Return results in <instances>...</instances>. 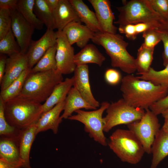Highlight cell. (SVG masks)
Listing matches in <instances>:
<instances>
[{
	"instance_id": "1",
	"label": "cell",
	"mask_w": 168,
	"mask_h": 168,
	"mask_svg": "<svg viewBox=\"0 0 168 168\" xmlns=\"http://www.w3.org/2000/svg\"><path fill=\"white\" fill-rule=\"evenodd\" d=\"M121 82L122 98L130 105L145 110L168 93V88L140 79L133 74L124 77Z\"/></svg>"
},
{
	"instance_id": "2",
	"label": "cell",
	"mask_w": 168,
	"mask_h": 168,
	"mask_svg": "<svg viewBox=\"0 0 168 168\" xmlns=\"http://www.w3.org/2000/svg\"><path fill=\"white\" fill-rule=\"evenodd\" d=\"M91 40L104 48L110 58L112 67L119 68L128 74H133L137 71L135 58L127 51L128 43L123 36L117 33L98 32L95 33Z\"/></svg>"
},
{
	"instance_id": "3",
	"label": "cell",
	"mask_w": 168,
	"mask_h": 168,
	"mask_svg": "<svg viewBox=\"0 0 168 168\" xmlns=\"http://www.w3.org/2000/svg\"><path fill=\"white\" fill-rule=\"evenodd\" d=\"M41 103L18 96L4 102L6 119L12 126L20 130L35 124L43 113Z\"/></svg>"
},
{
	"instance_id": "4",
	"label": "cell",
	"mask_w": 168,
	"mask_h": 168,
	"mask_svg": "<svg viewBox=\"0 0 168 168\" xmlns=\"http://www.w3.org/2000/svg\"><path fill=\"white\" fill-rule=\"evenodd\" d=\"M63 81V75L57 70L30 72L19 96L40 103L45 102Z\"/></svg>"
},
{
	"instance_id": "5",
	"label": "cell",
	"mask_w": 168,
	"mask_h": 168,
	"mask_svg": "<svg viewBox=\"0 0 168 168\" xmlns=\"http://www.w3.org/2000/svg\"><path fill=\"white\" fill-rule=\"evenodd\" d=\"M108 145L122 161L131 164L139 163L145 153L140 141L128 129L116 130L110 136Z\"/></svg>"
},
{
	"instance_id": "6",
	"label": "cell",
	"mask_w": 168,
	"mask_h": 168,
	"mask_svg": "<svg viewBox=\"0 0 168 168\" xmlns=\"http://www.w3.org/2000/svg\"><path fill=\"white\" fill-rule=\"evenodd\" d=\"M122 2V6L116 7L119 13L114 24L124 25L148 22L161 23L163 21L148 0H123Z\"/></svg>"
},
{
	"instance_id": "7",
	"label": "cell",
	"mask_w": 168,
	"mask_h": 168,
	"mask_svg": "<svg viewBox=\"0 0 168 168\" xmlns=\"http://www.w3.org/2000/svg\"><path fill=\"white\" fill-rule=\"evenodd\" d=\"M110 103L103 101L100 108L91 111L79 110L75 111L76 114L72 115L68 119L79 121L84 125V130L94 140L103 146L108 144L104 133V123L102 115Z\"/></svg>"
},
{
	"instance_id": "8",
	"label": "cell",
	"mask_w": 168,
	"mask_h": 168,
	"mask_svg": "<svg viewBox=\"0 0 168 168\" xmlns=\"http://www.w3.org/2000/svg\"><path fill=\"white\" fill-rule=\"evenodd\" d=\"M106 111V115L103 117L105 132L116 126L139 120L145 112L144 110L130 105L123 98L110 104Z\"/></svg>"
},
{
	"instance_id": "9",
	"label": "cell",
	"mask_w": 168,
	"mask_h": 168,
	"mask_svg": "<svg viewBox=\"0 0 168 168\" xmlns=\"http://www.w3.org/2000/svg\"><path fill=\"white\" fill-rule=\"evenodd\" d=\"M142 118L127 125L129 130L142 144L145 153H151V147L155 137L160 130L161 124L157 115L150 109L145 110Z\"/></svg>"
},
{
	"instance_id": "10",
	"label": "cell",
	"mask_w": 168,
	"mask_h": 168,
	"mask_svg": "<svg viewBox=\"0 0 168 168\" xmlns=\"http://www.w3.org/2000/svg\"><path fill=\"white\" fill-rule=\"evenodd\" d=\"M57 32V70L62 75L70 74L74 72L77 66L74 62V49L62 30Z\"/></svg>"
},
{
	"instance_id": "11",
	"label": "cell",
	"mask_w": 168,
	"mask_h": 168,
	"mask_svg": "<svg viewBox=\"0 0 168 168\" xmlns=\"http://www.w3.org/2000/svg\"><path fill=\"white\" fill-rule=\"evenodd\" d=\"M10 11L12 30L21 52L26 54L32 40V36L35 29L25 19L17 9Z\"/></svg>"
},
{
	"instance_id": "12",
	"label": "cell",
	"mask_w": 168,
	"mask_h": 168,
	"mask_svg": "<svg viewBox=\"0 0 168 168\" xmlns=\"http://www.w3.org/2000/svg\"><path fill=\"white\" fill-rule=\"evenodd\" d=\"M57 31L47 29L38 40H32L26 53L29 68L31 69L46 51L56 44Z\"/></svg>"
},
{
	"instance_id": "13",
	"label": "cell",
	"mask_w": 168,
	"mask_h": 168,
	"mask_svg": "<svg viewBox=\"0 0 168 168\" xmlns=\"http://www.w3.org/2000/svg\"><path fill=\"white\" fill-rule=\"evenodd\" d=\"M29 68L26 54L20 52L9 56L6 60L5 74L0 83L1 91L6 88L25 70Z\"/></svg>"
},
{
	"instance_id": "14",
	"label": "cell",
	"mask_w": 168,
	"mask_h": 168,
	"mask_svg": "<svg viewBox=\"0 0 168 168\" xmlns=\"http://www.w3.org/2000/svg\"><path fill=\"white\" fill-rule=\"evenodd\" d=\"M93 8L102 32L115 34L118 28L114 24L115 16L109 0H89Z\"/></svg>"
},
{
	"instance_id": "15",
	"label": "cell",
	"mask_w": 168,
	"mask_h": 168,
	"mask_svg": "<svg viewBox=\"0 0 168 168\" xmlns=\"http://www.w3.org/2000/svg\"><path fill=\"white\" fill-rule=\"evenodd\" d=\"M73 87L78 91L84 99L91 106L97 109L100 104L94 97L91 90L88 65L77 66L74 72Z\"/></svg>"
},
{
	"instance_id": "16",
	"label": "cell",
	"mask_w": 168,
	"mask_h": 168,
	"mask_svg": "<svg viewBox=\"0 0 168 168\" xmlns=\"http://www.w3.org/2000/svg\"><path fill=\"white\" fill-rule=\"evenodd\" d=\"M62 31L72 45L76 44L81 49L88 44L95 34L87 26L82 24L81 22L77 21L69 23Z\"/></svg>"
},
{
	"instance_id": "17",
	"label": "cell",
	"mask_w": 168,
	"mask_h": 168,
	"mask_svg": "<svg viewBox=\"0 0 168 168\" xmlns=\"http://www.w3.org/2000/svg\"><path fill=\"white\" fill-rule=\"evenodd\" d=\"M65 105L64 100L42 113L36 123L37 135L49 129L51 130L54 134L57 133L59 125L63 119L60 116V113L64 110Z\"/></svg>"
},
{
	"instance_id": "18",
	"label": "cell",
	"mask_w": 168,
	"mask_h": 168,
	"mask_svg": "<svg viewBox=\"0 0 168 168\" xmlns=\"http://www.w3.org/2000/svg\"><path fill=\"white\" fill-rule=\"evenodd\" d=\"M53 13L55 29L58 30H62L66 26L72 22H81L69 0H59L57 6L53 11Z\"/></svg>"
},
{
	"instance_id": "19",
	"label": "cell",
	"mask_w": 168,
	"mask_h": 168,
	"mask_svg": "<svg viewBox=\"0 0 168 168\" xmlns=\"http://www.w3.org/2000/svg\"><path fill=\"white\" fill-rule=\"evenodd\" d=\"M0 159L22 168L19 149V138L1 136Z\"/></svg>"
},
{
	"instance_id": "20",
	"label": "cell",
	"mask_w": 168,
	"mask_h": 168,
	"mask_svg": "<svg viewBox=\"0 0 168 168\" xmlns=\"http://www.w3.org/2000/svg\"><path fill=\"white\" fill-rule=\"evenodd\" d=\"M36 124L21 130L19 138L20 156L22 168H32L30 164L31 148L36 134Z\"/></svg>"
},
{
	"instance_id": "21",
	"label": "cell",
	"mask_w": 168,
	"mask_h": 168,
	"mask_svg": "<svg viewBox=\"0 0 168 168\" xmlns=\"http://www.w3.org/2000/svg\"><path fill=\"white\" fill-rule=\"evenodd\" d=\"M73 77L66 78L55 87L48 99L42 105L43 113L53 108L55 105L65 100L71 88L73 86Z\"/></svg>"
},
{
	"instance_id": "22",
	"label": "cell",
	"mask_w": 168,
	"mask_h": 168,
	"mask_svg": "<svg viewBox=\"0 0 168 168\" xmlns=\"http://www.w3.org/2000/svg\"><path fill=\"white\" fill-rule=\"evenodd\" d=\"M65 101L64 112L61 116L62 119H68L73 112L82 109L93 110L97 109L89 104L74 87L70 90Z\"/></svg>"
},
{
	"instance_id": "23",
	"label": "cell",
	"mask_w": 168,
	"mask_h": 168,
	"mask_svg": "<svg viewBox=\"0 0 168 168\" xmlns=\"http://www.w3.org/2000/svg\"><path fill=\"white\" fill-rule=\"evenodd\" d=\"M152 157L150 168H156L168 156V133L162 128L156 135L151 147Z\"/></svg>"
},
{
	"instance_id": "24",
	"label": "cell",
	"mask_w": 168,
	"mask_h": 168,
	"mask_svg": "<svg viewBox=\"0 0 168 168\" xmlns=\"http://www.w3.org/2000/svg\"><path fill=\"white\" fill-rule=\"evenodd\" d=\"M106 58L96 46L92 44H88L77 54L74 57L76 66L94 63L101 67Z\"/></svg>"
},
{
	"instance_id": "25",
	"label": "cell",
	"mask_w": 168,
	"mask_h": 168,
	"mask_svg": "<svg viewBox=\"0 0 168 168\" xmlns=\"http://www.w3.org/2000/svg\"><path fill=\"white\" fill-rule=\"evenodd\" d=\"M81 22L84 23L93 32H102L95 12L82 0H69Z\"/></svg>"
},
{
	"instance_id": "26",
	"label": "cell",
	"mask_w": 168,
	"mask_h": 168,
	"mask_svg": "<svg viewBox=\"0 0 168 168\" xmlns=\"http://www.w3.org/2000/svg\"><path fill=\"white\" fill-rule=\"evenodd\" d=\"M35 0H18L17 10L25 19L35 29L41 30L44 24L34 11Z\"/></svg>"
},
{
	"instance_id": "27",
	"label": "cell",
	"mask_w": 168,
	"mask_h": 168,
	"mask_svg": "<svg viewBox=\"0 0 168 168\" xmlns=\"http://www.w3.org/2000/svg\"><path fill=\"white\" fill-rule=\"evenodd\" d=\"M31 69L25 70L17 79L5 89L1 91L0 97L5 102L18 96L21 93L26 80L30 73Z\"/></svg>"
},
{
	"instance_id": "28",
	"label": "cell",
	"mask_w": 168,
	"mask_h": 168,
	"mask_svg": "<svg viewBox=\"0 0 168 168\" xmlns=\"http://www.w3.org/2000/svg\"><path fill=\"white\" fill-rule=\"evenodd\" d=\"M34 11L47 29H55L53 11L48 6L45 0H35Z\"/></svg>"
},
{
	"instance_id": "29",
	"label": "cell",
	"mask_w": 168,
	"mask_h": 168,
	"mask_svg": "<svg viewBox=\"0 0 168 168\" xmlns=\"http://www.w3.org/2000/svg\"><path fill=\"white\" fill-rule=\"evenodd\" d=\"M154 49L147 48L142 44L138 50L135 63L137 74L140 75L147 72L153 59Z\"/></svg>"
},
{
	"instance_id": "30",
	"label": "cell",
	"mask_w": 168,
	"mask_h": 168,
	"mask_svg": "<svg viewBox=\"0 0 168 168\" xmlns=\"http://www.w3.org/2000/svg\"><path fill=\"white\" fill-rule=\"evenodd\" d=\"M56 44L50 48L31 69V73L57 70Z\"/></svg>"
},
{
	"instance_id": "31",
	"label": "cell",
	"mask_w": 168,
	"mask_h": 168,
	"mask_svg": "<svg viewBox=\"0 0 168 168\" xmlns=\"http://www.w3.org/2000/svg\"><path fill=\"white\" fill-rule=\"evenodd\" d=\"M165 67L164 69L160 71L156 70L151 67L147 72L137 77L140 79L168 88V64Z\"/></svg>"
},
{
	"instance_id": "32",
	"label": "cell",
	"mask_w": 168,
	"mask_h": 168,
	"mask_svg": "<svg viewBox=\"0 0 168 168\" xmlns=\"http://www.w3.org/2000/svg\"><path fill=\"white\" fill-rule=\"evenodd\" d=\"M21 130L10 125L4 114V102L0 97V135L1 136L18 138Z\"/></svg>"
},
{
	"instance_id": "33",
	"label": "cell",
	"mask_w": 168,
	"mask_h": 168,
	"mask_svg": "<svg viewBox=\"0 0 168 168\" xmlns=\"http://www.w3.org/2000/svg\"><path fill=\"white\" fill-rule=\"evenodd\" d=\"M15 38L11 29L0 40V54L10 56L21 52L20 48Z\"/></svg>"
},
{
	"instance_id": "34",
	"label": "cell",
	"mask_w": 168,
	"mask_h": 168,
	"mask_svg": "<svg viewBox=\"0 0 168 168\" xmlns=\"http://www.w3.org/2000/svg\"><path fill=\"white\" fill-rule=\"evenodd\" d=\"M12 22L10 10L0 8V40L11 30Z\"/></svg>"
},
{
	"instance_id": "35",
	"label": "cell",
	"mask_w": 168,
	"mask_h": 168,
	"mask_svg": "<svg viewBox=\"0 0 168 168\" xmlns=\"http://www.w3.org/2000/svg\"><path fill=\"white\" fill-rule=\"evenodd\" d=\"M157 29H152L142 33L144 41L142 44L145 47L151 49H154L155 46L161 40Z\"/></svg>"
},
{
	"instance_id": "36",
	"label": "cell",
	"mask_w": 168,
	"mask_h": 168,
	"mask_svg": "<svg viewBox=\"0 0 168 168\" xmlns=\"http://www.w3.org/2000/svg\"><path fill=\"white\" fill-rule=\"evenodd\" d=\"M153 9L163 21L168 20V0H148Z\"/></svg>"
},
{
	"instance_id": "37",
	"label": "cell",
	"mask_w": 168,
	"mask_h": 168,
	"mask_svg": "<svg viewBox=\"0 0 168 168\" xmlns=\"http://www.w3.org/2000/svg\"><path fill=\"white\" fill-rule=\"evenodd\" d=\"M157 31L163 44L162 58L163 65L165 67L168 64V30L158 29Z\"/></svg>"
},
{
	"instance_id": "38",
	"label": "cell",
	"mask_w": 168,
	"mask_h": 168,
	"mask_svg": "<svg viewBox=\"0 0 168 168\" xmlns=\"http://www.w3.org/2000/svg\"><path fill=\"white\" fill-rule=\"evenodd\" d=\"M105 78L106 82L111 85H115L121 81V75L117 70L113 68H109L105 72Z\"/></svg>"
},
{
	"instance_id": "39",
	"label": "cell",
	"mask_w": 168,
	"mask_h": 168,
	"mask_svg": "<svg viewBox=\"0 0 168 168\" xmlns=\"http://www.w3.org/2000/svg\"><path fill=\"white\" fill-rule=\"evenodd\" d=\"M168 108V93L164 97L154 103L150 109L155 114L158 115Z\"/></svg>"
},
{
	"instance_id": "40",
	"label": "cell",
	"mask_w": 168,
	"mask_h": 168,
	"mask_svg": "<svg viewBox=\"0 0 168 168\" xmlns=\"http://www.w3.org/2000/svg\"><path fill=\"white\" fill-rule=\"evenodd\" d=\"M118 30L120 33L124 34L129 40H134L137 38L138 34L136 31L135 24H128L119 25Z\"/></svg>"
},
{
	"instance_id": "41",
	"label": "cell",
	"mask_w": 168,
	"mask_h": 168,
	"mask_svg": "<svg viewBox=\"0 0 168 168\" xmlns=\"http://www.w3.org/2000/svg\"><path fill=\"white\" fill-rule=\"evenodd\" d=\"M160 23L158 22H141L135 24L136 32L138 35L146 31L159 28Z\"/></svg>"
},
{
	"instance_id": "42",
	"label": "cell",
	"mask_w": 168,
	"mask_h": 168,
	"mask_svg": "<svg viewBox=\"0 0 168 168\" xmlns=\"http://www.w3.org/2000/svg\"><path fill=\"white\" fill-rule=\"evenodd\" d=\"M17 0H0V8L10 11L17 9Z\"/></svg>"
},
{
	"instance_id": "43",
	"label": "cell",
	"mask_w": 168,
	"mask_h": 168,
	"mask_svg": "<svg viewBox=\"0 0 168 168\" xmlns=\"http://www.w3.org/2000/svg\"><path fill=\"white\" fill-rule=\"evenodd\" d=\"M7 57L5 54H0V83L1 82L4 76Z\"/></svg>"
},
{
	"instance_id": "44",
	"label": "cell",
	"mask_w": 168,
	"mask_h": 168,
	"mask_svg": "<svg viewBox=\"0 0 168 168\" xmlns=\"http://www.w3.org/2000/svg\"><path fill=\"white\" fill-rule=\"evenodd\" d=\"M0 168H21L9 163L4 160L0 159Z\"/></svg>"
},
{
	"instance_id": "45",
	"label": "cell",
	"mask_w": 168,
	"mask_h": 168,
	"mask_svg": "<svg viewBox=\"0 0 168 168\" xmlns=\"http://www.w3.org/2000/svg\"><path fill=\"white\" fill-rule=\"evenodd\" d=\"M59 0H45L50 9L53 11L57 6Z\"/></svg>"
},
{
	"instance_id": "46",
	"label": "cell",
	"mask_w": 168,
	"mask_h": 168,
	"mask_svg": "<svg viewBox=\"0 0 168 168\" xmlns=\"http://www.w3.org/2000/svg\"><path fill=\"white\" fill-rule=\"evenodd\" d=\"M158 29L168 30V20L163 21L160 23Z\"/></svg>"
},
{
	"instance_id": "47",
	"label": "cell",
	"mask_w": 168,
	"mask_h": 168,
	"mask_svg": "<svg viewBox=\"0 0 168 168\" xmlns=\"http://www.w3.org/2000/svg\"><path fill=\"white\" fill-rule=\"evenodd\" d=\"M162 129L166 132L168 133V119H165L164 123Z\"/></svg>"
},
{
	"instance_id": "48",
	"label": "cell",
	"mask_w": 168,
	"mask_h": 168,
	"mask_svg": "<svg viewBox=\"0 0 168 168\" xmlns=\"http://www.w3.org/2000/svg\"><path fill=\"white\" fill-rule=\"evenodd\" d=\"M161 114L164 119H168V108L164 111Z\"/></svg>"
}]
</instances>
